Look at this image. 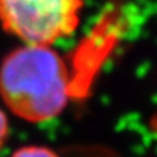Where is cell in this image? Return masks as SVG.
<instances>
[{
  "mask_svg": "<svg viewBox=\"0 0 157 157\" xmlns=\"http://www.w3.org/2000/svg\"><path fill=\"white\" fill-rule=\"evenodd\" d=\"M85 0H0V28L22 44L54 46L71 38Z\"/></svg>",
  "mask_w": 157,
  "mask_h": 157,
  "instance_id": "obj_2",
  "label": "cell"
},
{
  "mask_svg": "<svg viewBox=\"0 0 157 157\" xmlns=\"http://www.w3.org/2000/svg\"><path fill=\"white\" fill-rule=\"evenodd\" d=\"M149 129L151 131V133H153L154 138L157 139V107L153 113L150 114V118H149Z\"/></svg>",
  "mask_w": 157,
  "mask_h": 157,
  "instance_id": "obj_5",
  "label": "cell"
},
{
  "mask_svg": "<svg viewBox=\"0 0 157 157\" xmlns=\"http://www.w3.org/2000/svg\"><path fill=\"white\" fill-rule=\"evenodd\" d=\"M10 157H61L56 150L44 145H25L17 147Z\"/></svg>",
  "mask_w": 157,
  "mask_h": 157,
  "instance_id": "obj_3",
  "label": "cell"
},
{
  "mask_svg": "<svg viewBox=\"0 0 157 157\" xmlns=\"http://www.w3.org/2000/svg\"><path fill=\"white\" fill-rule=\"evenodd\" d=\"M67 59L54 46L22 44L0 61V100L14 117L43 124L60 117L74 95Z\"/></svg>",
  "mask_w": 157,
  "mask_h": 157,
  "instance_id": "obj_1",
  "label": "cell"
},
{
  "mask_svg": "<svg viewBox=\"0 0 157 157\" xmlns=\"http://www.w3.org/2000/svg\"><path fill=\"white\" fill-rule=\"evenodd\" d=\"M10 136V121L7 111L3 106H0V150L4 147Z\"/></svg>",
  "mask_w": 157,
  "mask_h": 157,
  "instance_id": "obj_4",
  "label": "cell"
}]
</instances>
